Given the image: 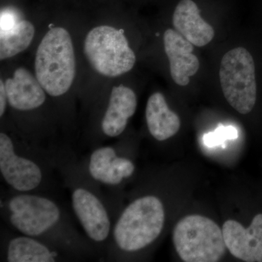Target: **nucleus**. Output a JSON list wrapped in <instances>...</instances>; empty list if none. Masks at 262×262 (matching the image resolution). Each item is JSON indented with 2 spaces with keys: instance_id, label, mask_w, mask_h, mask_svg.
<instances>
[{
  "instance_id": "39448f33",
  "label": "nucleus",
  "mask_w": 262,
  "mask_h": 262,
  "mask_svg": "<svg viewBox=\"0 0 262 262\" xmlns=\"http://www.w3.org/2000/svg\"><path fill=\"white\" fill-rule=\"evenodd\" d=\"M35 74L46 94L63 96L72 87L76 74L73 43L70 32L62 27L50 29L38 46Z\"/></svg>"
},
{
  "instance_id": "aec40b11",
  "label": "nucleus",
  "mask_w": 262,
  "mask_h": 262,
  "mask_svg": "<svg viewBox=\"0 0 262 262\" xmlns=\"http://www.w3.org/2000/svg\"><path fill=\"white\" fill-rule=\"evenodd\" d=\"M8 104V95L5 89V82L3 80L0 81V117L4 116Z\"/></svg>"
},
{
  "instance_id": "dca6fc26",
  "label": "nucleus",
  "mask_w": 262,
  "mask_h": 262,
  "mask_svg": "<svg viewBox=\"0 0 262 262\" xmlns=\"http://www.w3.org/2000/svg\"><path fill=\"white\" fill-rule=\"evenodd\" d=\"M146 120L151 136L158 141L168 140L178 133L180 118L170 110L163 94L156 92L148 99Z\"/></svg>"
},
{
  "instance_id": "9b49d317",
  "label": "nucleus",
  "mask_w": 262,
  "mask_h": 262,
  "mask_svg": "<svg viewBox=\"0 0 262 262\" xmlns=\"http://www.w3.org/2000/svg\"><path fill=\"white\" fill-rule=\"evenodd\" d=\"M163 41L172 79L179 85H187L190 77L195 75L200 68L198 57L192 54L194 48L192 43L172 29H167L164 33Z\"/></svg>"
},
{
  "instance_id": "a211bd4d",
  "label": "nucleus",
  "mask_w": 262,
  "mask_h": 262,
  "mask_svg": "<svg viewBox=\"0 0 262 262\" xmlns=\"http://www.w3.org/2000/svg\"><path fill=\"white\" fill-rule=\"evenodd\" d=\"M237 137V130L232 125H220L214 131L208 133L203 136V142L208 147L222 145L227 140Z\"/></svg>"
},
{
  "instance_id": "20e7f679",
  "label": "nucleus",
  "mask_w": 262,
  "mask_h": 262,
  "mask_svg": "<svg viewBox=\"0 0 262 262\" xmlns=\"http://www.w3.org/2000/svg\"><path fill=\"white\" fill-rule=\"evenodd\" d=\"M57 165L40 147L22 146L11 136L0 133V173L10 189L34 192L48 186L51 166Z\"/></svg>"
},
{
  "instance_id": "f8f14e48",
  "label": "nucleus",
  "mask_w": 262,
  "mask_h": 262,
  "mask_svg": "<svg viewBox=\"0 0 262 262\" xmlns=\"http://www.w3.org/2000/svg\"><path fill=\"white\" fill-rule=\"evenodd\" d=\"M8 104L16 111L32 112L46 102V92L37 77L24 67L17 69L5 82Z\"/></svg>"
},
{
  "instance_id": "f257e3e1",
  "label": "nucleus",
  "mask_w": 262,
  "mask_h": 262,
  "mask_svg": "<svg viewBox=\"0 0 262 262\" xmlns=\"http://www.w3.org/2000/svg\"><path fill=\"white\" fill-rule=\"evenodd\" d=\"M2 210L6 222L21 234L41 239L67 255L92 252L89 239L81 237L61 207L49 196L13 191Z\"/></svg>"
},
{
  "instance_id": "6e6552de",
  "label": "nucleus",
  "mask_w": 262,
  "mask_h": 262,
  "mask_svg": "<svg viewBox=\"0 0 262 262\" xmlns=\"http://www.w3.org/2000/svg\"><path fill=\"white\" fill-rule=\"evenodd\" d=\"M224 96L239 113H251L256 101V82L253 58L244 48L231 50L224 56L220 70Z\"/></svg>"
},
{
  "instance_id": "2eb2a0df",
  "label": "nucleus",
  "mask_w": 262,
  "mask_h": 262,
  "mask_svg": "<svg viewBox=\"0 0 262 262\" xmlns=\"http://www.w3.org/2000/svg\"><path fill=\"white\" fill-rule=\"evenodd\" d=\"M63 254L41 239L21 234L8 241L5 258L8 262H56L62 261Z\"/></svg>"
},
{
  "instance_id": "1a4fd4ad",
  "label": "nucleus",
  "mask_w": 262,
  "mask_h": 262,
  "mask_svg": "<svg viewBox=\"0 0 262 262\" xmlns=\"http://www.w3.org/2000/svg\"><path fill=\"white\" fill-rule=\"evenodd\" d=\"M83 166L96 184L113 189L130 178L135 171L132 160L119 154L115 146L96 147Z\"/></svg>"
},
{
  "instance_id": "f3484780",
  "label": "nucleus",
  "mask_w": 262,
  "mask_h": 262,
  "mask_svg": "<svg viewBox=\"0 0 262 262\" xmlns=\"http://www.w3.org/2000/svg\"><path fill=\"white\" fill-rule=\"evenodd\" d=\"M35 29L28 20H21L8 32L1 34L0 59L5 60L16 56L30 46Z\"/></svg>"
},
{
  "instance_id": "6ab92c4d",
  "label": "nucleus",
  "mask_w": 262,
  "mask_h": 262,
  "mask_svg": "<svg viewBox=\"0 0 262 262\" xmlns=\"http://www.w3.org/2000/svg\"><path fill=\"white\" fill-rule=\"evenodd\" d=\"M20 20L18 15L13 10H3L1 12V15H0L1 34H4V33L10 31V29L14 28Z\"/></svg>"
},
{
  "instance_id": "4468645a",
  "label": "nucleus",
  "mask_w": 262,
  "mask_h": 262,
  "mask_svg": "<svg viewBox=\"0 0 262 262\" xmlns=\"http://www.w3.org/2000/svg\"><path fill=\"white\" fill-rule=\"evenodd\" d=\"M176 31L198 47H203L214 37V30L201 16L198 5L192 0H182L173 15Z\"/></svg>"
},
{
  "instance_id": "423d86ee",
  "label": "nucleus",
  "mask_w": 262,
  "mask_h": 262,
  "mask_svg": "<svg viewBox=\"0 0 262 262\" xmlns=\"http://www.w3.org/2000/svg\"><path fill=\"white\" fill-rule=\"evenodd\" d=\"M173 241L177 252L186 262H216L227 246L222 229L211 219L189 215L175 226Z\"/></svg>"
},
{
  "instance_id": "ddd939ff",
  "label": "nucleus",
  "mask_w": 262,
  "mask_h": 262,
  "mask_svg": "<svg viewBox=\"0 0 262 262\" xmlns=\"http://www.w3.org/2000/svg\"><path fill=\"white\" fill-rule=\"evenodd\" d=\"M136 108L137 97L132 89L122 84L114 87L101 122L103 135L110 139L121 135Z\"/></svg>"
},
{
  "instance_id": "9d476101",
  "label": "nucleus",
  "mask_w": 262,
  "mask_h": 262,
  "mask_svg": "<svg viewBox=\"0 0 262 262\" xmlns=\"http://www.w3.org/2000/svg\"><path fill=\"white\" fill-rule=\"evenodd\" d=\"M222 232L232 256L246 262H262V213L253 219L248 228L236 221L227 220Z\"/></svg>"
},
{
  "instance_id": "f03ea898",
  "label": "nucleus",
  "mask_w": 262,
  "mask_h": 262,
  "mask_svg": "<svg viewBox=\"0 0 262 262\" xmlns=\"http://www.w3.org/2000/svg\"><path fill=\"white\" fill-rule=\"evenodd\" d=\"M57 165L71 193L72 210L94 248L106 252L115 223V213L100 191V186L86 173L83 164L56 158Z\"/></svg>"
},
{
  "instance_id": "7ed1b4c3",
  "label": "nucleus",
  "mask_w": 262,
  "mask_h": 262,
  "mask_svg": "<svg viewBox=\"0 0 262 262\" xmlns=\"http://www.w3.org/2000/svg\"><path fill=\"white\" fill-rule=\"evenodd\" d=\"M165 223V207L158 196L146 194L131 201L115 219L108 259L115 261L149 247L159 238Z\"/></svg>"
},
{
  "instance_id": "0eeeda50",
  "label": "nucleus",
  "mask_w": 262,
  "mask_h": 262,
  "mask_svg": "<svg viewBox=\"0 0 262 262\" xmlns=\"http://www.w3.org/2000/svg\"><path fill=\"white\" fill-rule=\"evenodd\" d=\"M84 53L100 75L116 77L132 70L136 57L123 29L99 26L91 29L84 42Z\"/></svg>"
}]
</instances>
